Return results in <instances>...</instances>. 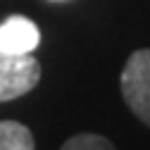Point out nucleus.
<instances>
[{
  "mask_svg": "<svg viewBox=\"0 0 150 150\" xmlns=\"http://www.w3.org/2000/svg\"><path fill=\"white\" fill-rule=\"evenodd\" d=\"M60 150H117V148L100 134H76L69 141H64Z\"/></svg>",
  "mask_w": 150,
  "mask_h": 150,
  "instance_id": "nucleus-5",
  "label": "nucleus"
},
{
  "mask_svg": "<svg viewBox=\"0 0 150 150\" xmlns=\"http://www.w3.org/2000/svg\"><path fill=\"white\" fill-rule=\"evenodd\" d=\"M0 150H36L29 126L14 119H3L0 122Z\"/></svg>",
  "mask_w": 150,
  "mask_h": 150,
  "instance_id": "nucleus-4",
  "label": "nucleus"
},
{
  "mask_svg": "<svg viewBox=\"0 0 150 150\" xmlns=\"http://www.w3.org/2000/svg\"><path fill=\"white\" fill-rule=\"evenodd\" d=\"M122 96L129 110L150 126V48L131 52L122 71Z\"/></svg>",
  "mask_w": 150,
  "mask_h": 150,
  "instance_id": "nucleus-1",
  "label": "nucleus"
},
{
  "mask_svg": "<svg viewBox=\"0 0 150 150\" xmlns=\"http://www.w3.org/2000/svg\"><path fill=\"white\" fill-rule=\"evenodd\" d=\"M41 43V31L29 17L12 14L0 22V52L31 55Z\"/></svg>",
  "mask_w": 150,
  "mask_h": 150,
  "instance_id": "nucleus-3",
  "label": "nucleus"
},
{
  "mask_svg": "<svg viewBox=\"0 0 150 150\" xmlns=\"http://www.w3.org/2000/svg\"><path fill=\"white\" fill-rule=\"evenodd\" d=\"M41 81V64L33 55L0 52V103L22 98Z\"/></svg>",
  "mask_w": 150,
  "mask_h": 150,
  "instance_id": "nucleus-2",
  "label": "nucleus"
}]
</instances>
